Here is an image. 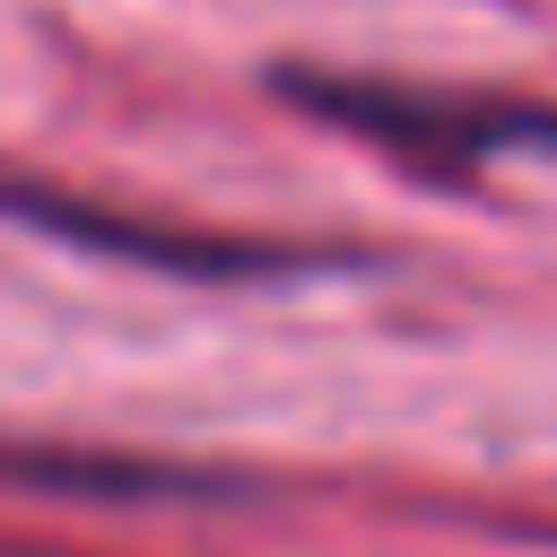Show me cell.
I'll use <instances>...</instances> for the list:
<instances>
[{"label":"cell","mask_w":557,"mask_h":557,"mask_svg":"<svg viewBox=\"0 0 557 557\" xmlns=\"http://www.w3.org/2000/svg\"><path fill=\"white\" fill-rule=\"evenodd\" d=\"M278 87L305 113L426 174H470L479 157H505V148H557V113L540 104H487V96H444V87H400V78H305V70H287Z\"/></svg>","instance_id":"obj_1"},{"label":"cell","mask_w":557,"mask_h":557,"mask_svg":"<svg viewBox=\"0 0 557 557\" xmlns=\"http://www.w3.org/2000/svg\"><path fill=\"white\" fill-rule=\"evenodd\" d=\"M0 218L44 226V235L87 244V252H113V261L183 270V278H252V270H296V261H305V252H287V244H252V235H191V226H157V218H131V209H104V200L52 191V183L9 174V165H0Z\"/></svg>","instance_id":"obj_2"}]
</instances>
